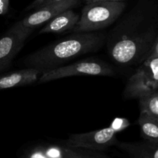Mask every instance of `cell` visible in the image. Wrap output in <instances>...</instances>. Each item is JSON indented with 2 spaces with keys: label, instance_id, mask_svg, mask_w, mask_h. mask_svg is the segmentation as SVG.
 I'll list each match as a JSON object with an SVG mask.
<instances>
[{
  "label": "cell",
  "instance_id": "cell-7",
  "mask_svg": "<svg viewBox=\"0 0 158 158\" xmlns=\"http://www.w3.org/2000/svg\"><path fill=\"white\" fill-rule=\"evenodd\" d=\"M32 32V29L23 27L18 22L0 38V72L10 66Z\"/></svg>",
  "mask_w": 158,
  "mask_h": 158
},
{
  "label": "cell",
  "instance_id": "cell-4",
  "mask_svg": "<svg viewBox=\"0 0 158 158\" xmlns=\"http://www.w3.org/2000/svg\"><path fill=\"white\" fill-rule=\"evenodd\" d=\"M158 90V56L139 65L130 77L123 91L127 99H140Z\"/></svg>",
  "mask_w": 158,
  "mask_h": 158
},
{
  "label": "cell",
  "instance_id": "cell-12",
  "mask_svg": "<svg viewBox=\"0 0 158 158\" xmlns=\"http://www.w3.org/2000/svg\"><path fill=\"white\" fill-rule=\"evenodd\" d=\"M20 158H67V156L65 146L43 143L26 149Z\"/></svg>",
  "mask_w": 158,
  "mask_h": 158
},
{
  "label": "cell",
  "instance_id": "cell-9",
  "mask_svg": "<svg viewBox=\"0 0 158 158\" xmlns=\"http://www.w3.org/2000/svg\"><path fill=\"white\" fill-rule=\"evenodd\" d=\"M117 148L130 158H158V142H118Z\"/></svg>",
  "mask_w": 158,
  "mask_h": 158
},
{
  "label": "cell",
  "instance_id": "cell-1",
  "mask_svg": "<svg viewBox=\"0 0 158 158\" xmlns=\"http://www.w3.org/2000/svg\"><path fill=\"white\" fill-rule=\"evenodd\" d=\"M157 33L158 2L138 0L106 36L109 56L120 66H139L148 57Z\"/></svg>",
  "mask_w": 158,
  "mask_h": 158
},
{
  "label": "cell",
  "instance_id": "cell-3",
  "mask_svg": "<svg viewBox=\"0 0 158 158\" xmlns=\"http://www.w3.org/2000/svg\"><path fill=\"white\" fill-rule=\"evenodd\" d=\"M125 8V2H96L86 4L73 32H92L105 29L117 21Z\"/></svg>",
  "mask_w": 158,
  "mask_h": 158
},
{
  "label": "cell",
  "instance_id": "cell-18",
  "mask_svg": "<svg viewBox=\"0 0 158 158\" xmlns=\"http://www.w3.org/2000/svg\"><path fill=\"white\" fill-rule=\"evenodd\" d=\"M46 1V0H34V1L28 6L26 9H27V10H30V9H37V8L40 7V6H41L42 4H43Z\"/></svg>",
  "mask_w": 158,
  "mask_h": 158
},
{
  "label": "cell",
  "instance_id": "cell-2",
  "mask_svg": "<svg viewBox=\"0 0 158 158\" xmlns=\"http://www.w3.org/2000/svg\"><path fill=\"white\" fill-rule=\"evenodd\" d=\"M106 39V35L102 32H76L29 55L24 64L44 73L80 56L97 52Z\"/></svg>",
  "mask_w": 158,
  "mask_h": 158
},
{
  "label": "cell",
  "instance_id": "cell-5",
  "mask_svg": "<svg viewBox=\"0 0 158 158\" xmlns=\"http://www.w3.org/2000/svg\"><path fill=\"white\" fill-rule=\"evenodd\" d=\"M114 73L112 66L106 62L97 59H86L44 73L40 78V83H46L74 76L112 77Z\"/></svg>",
  "mask_w": 158,
  "mask_h": 158
},
{
  "label": "cell",
  "instance_id": "cell-14",
  "mask_svg": "<svg viewBox=\"0 0 158 158\" xmlns=\"http://www.w3.org/2000/svg\"><path fill=\"white\" fill-rule=\"evenodd\" d=\"M139 103L140 111L158 118V90L151 95L139 99Z\"/></svg>",
  "mask_w": 158,
  "mask_h": 158
},
{
  "label": "cell",
  "instance_id": "cell-10",
  "mask_svg": "<svg viewBox=\"0 0 158 158\" xmlns=\"http://www.w3.org/2000/svg\"><path fill=\"white\" fill-rule=\"evenodd\" d=\"M80 15L73 9H67L49 20L39 33H62L66 31L73 29L79 22Z\"/></svg>",
  "mask_w": 158,
  "mask_h": 158
},
{
  "label": "cell",
  "instance_id": "cell-17",
  "mask_svg": "<svg viewBox=\"0 0 158 158\" xmlns=\"http://www.w3.org/2000/svg\"><path fill=\"white\" fill-rule=\"evenodd\" d=\"M9 0H0V15H4L9 10Z\"/></svg>",
  "mask_w": 158,
  "mask_h": 158
},
{
  "label": "cell",
  "instance_id": "cell-6",
  "mask_svg": "<svg viewBox=\"0 0 158 158\" xmlns=\"http://www.w3.org/2000/svg\"><path fill=\"white\" fill-rule=\"evenodd\" d=\"M117 133L113 126L101 130L71 134L66 141V146L89 151H103L117 143Z\"/></svg>",
  "mask_w": 158,
  "mask_h": 158
},
{
  "label": "cell",
  "instance_id": "cell-16",
  "mask_svg": "<svg viewBox=\"0 0 158 158\" xmlns=\"http://www.w3.org/2000/svg\"><path fill=\"white\" fill-rule=\"evenodd\" d=\"M156 56H158V33H157V37H156L155 41H154V44H153L152 47H151V50H150L146 60L153 58V57H156Z\"/></svg>",
  "mask_w": 158,
  "mask_h": 158
},
{
  "label": "cell",
  "instance_id": "cell-8",
  "mask_svg": "<svg viewBox=\"0 0 158 158\" xmlns=\"http://www.w3.org/2000/svg\"><path fill=\"white\" fill-rule=\"evenodd\" d=\"M80 2L81 0H64L60 2L40 6L36 9L35 12L28 15L19 23L23 27L33 30L35 28L47 23L49 20L61 12L74 8L80 4Z\"/></svg>",
  "mask_w": 158,
  "mask_h": 158
},
{
  "label": "cell",
  "instance_id": "cell-19",
  "mask_svg": "<svg viewBox=\"0 0 158 158\" xmlns=\"http://www.w3.org/2000/svg\"><path fill=\"white\" fill-rule=\"evenodd\" d=\"M106 1H110V2H125L126 0H85L86 4L88 3L96 2H106Z\"/></svg>",
  "mask_w": 158,
  "mask_h": 158
},
{
  "label": "cell",
  "instance_id": "cell-20",
  "mask_svg": "<svg viewBox=\"0 0 158 158\" xmlns=\"http://www.w3.org/2000/svg\"><path fill=\"white\" fill-rule=\"evenodd\" d=\"M64 1V0H46L43 4H42L40 6H46V5H49V4H52V3H56V2H60ZM38 9V8H37Z\"/></svg>",
  "mask_w": 158,
  "mask_h": 158
},
{
  "label": "cell",
  "instance_id": "cell-15",
  "mask_svg": "<svg viewBox=\"0 0 158 158\" xmlns=\"http://www.w3.org/2000/svg\"><path fill=\"white\" fill-rule=\"evenodd\" d=\"M67 158H109L101 154L89 152V150L81 149V148H73L65 145Z\"/></svg>",
  "mask_w": 158,
  "mask_h": 158
},
{
  "label": "cell",
  "instance_id": "cell-11",
  "mask_svg": "<svg viewBox=\"0 0 158 158\" xmlns=\"http://www.w3.org/2000/svg\"><path fill=\"white\" fill-rule=\"evenodd\" d=\"M40 72L34 68H29L15 71L0 77V90L29 85L38 79Z\"/></svg>",
  "mask_w": 158,
  "mask_h": 158
},
{
  "label": "cell",
  "instance_id": "cell-13",
  "mask_svg": "<svg viewBox=\"0 0 158 158\" xmlns=\"http://www.w3.org/2000/svg\"><path fill=\"white\" fill-rule=\"evenodd\" d=\"M140 135L144 140L158 142V118L140 111L138 118Z\"/></svg>",
  "mask_w": 158,
  "mask_h": 158
}]
</instances>
